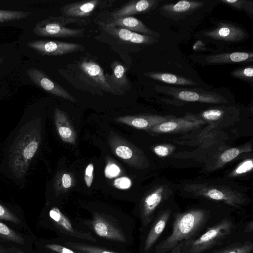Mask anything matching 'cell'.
Wrapping results in <instances>:
<instances>
[{"mask_svg":"<svg viewBox=\"0 0 253 253\" xmlns=\"http://www.w3.org/2000/svg\"><path fill=\"white\" fill-rule=\"evenodd\" d=\"M107 1L91 0L81 1L65 4L61 7V13L63 16L78 18L87 17L98 8L109 6Z\"/></svg>","mask_w":253,"mask_h":253,"instance_id":"cell-12","label":"cell"},{"mask_svg":"<svg viewBox=\"0 0 253 253\" xmlns=\"http://www.w3.org/2000/svg\"><path fill=\"white\" fill-rule=\"evenodd\" d=\"M40 142V131L33 126L24 129L18 136L9 157L10 168L16 177L25 176L39 149Z\"/></svg>","mask_w":253,"mask_h":253,"instance_id":"cell-2","label":"cell"},{"mask_svg":"<svg viewBox=\"0 0 253 253\" xmlns=\"http://www.w3.org/2000/svg\"><path fill=\"white\" fill-rule=\"evenodd\" d=\"M219 1L235 9L245 11L250 17L253 16V2L251 0H220Z\"/></svg>","mask_w":253,"mask_h":253,"instance_id":"cell-29","label":"cell"},{"mask_svg":"<svg viewBox=\"0 0 253 253\" xmlns=\"http://www.w3.org/2000/svg\"><path fill=\"white\" fill-rule=\"evenodd\" d=\"M83 222L101 238L120 244L128 243V239L117 219L94 212L91 219Z\"/></svg>","mask_w":253,"mask_h":253,"instance_id":"cell-5","label":"cell"},{"mask_svg":"<svg viewBox=\"0 0 253 253\" xmlns=\"http://www.w3.org/2000/svg\"><path fill=\"white\" fill-rule=\"evenodd\" d=\"M224 112L222 110L218 109H209L203 112L201 116L206 120L216 121L223 116Z\"/></svg>","mask_w":253,"mask_h":253,"instance_id":"cell-34","label":"cell"},{"mask_svg":"<svg viewBox=\"0 0 253 253\" xmlns=\"http://www.w3.org/2000/svg\"><path fill=\"white\" fill-rule=\"evenodd\" d=\"M79 66L94 85L99 87L105 91L112 93L104 71L99 64L92 60L84 59L80 61Z\"/></svg>","mask_w":253,"mask_h":253,"instance_id":"cell-14","label":"cell"},{"mask_svg":"<svg viewBox=\"0 0 253 253\" xmlns=\"http://www.w3.org/2000/svg\"><path fill=\"white\" fill-rule=\"evenodd\" d=\"M115 152L117 156L125 160L129 159L132 156V151L126 146L120 145L118 146L115 149Z\"/></svg>","mask_w":253,"mask_h":253,"instance_id":"cell-36","label":"cell"},{"mask_svg":"<svg viewBox=\"0 0 253 253\" xmlns=\"http://www.w3.org/2000/svg\"><path fill=\"white\" fill-rule=\"evenodd\" d=\"M26 45L42 55L50 56H62L84 49L83 45L77 43L46 40L29 41Z\"/></svg>","mask_w":253,"mask_h":253,"instance_id":"cell-8","label":"cell"},{"mask_svg":"<svg viewBox=\"0 0 253 253\" xmlns=\"http://www.w3.org/2000/svg\"><path fill=\"white\" fill-rule=\"evenodd\" d=\"M49 215L55 227L63 236L97 243L96 239L90 232L76 228L71 220L58 208L52 207L49 211Z\"/></svg>","mask_w":253,"mask_h":253,"instance_id":"cell-10","label":"cell"},{"mask_svg":"<svg viewBox=\"0 0 253 253\" xmlns=\"http://www.w3.org/2000/svg\"><path fill=\"white\" fill-rule=\"evenodd\" d=\"M61 185L63 188L68 189L72 185L73 180L71 176L67 173L63 174L61 178Z\"/></svg>","mask_w":253,"mask_h":253,"instance_id":"cell-39","label":"cell"},{"mask_svg":"<svg viewBox=\"0 0 253 253\" xmlns=\"http://www.w3.org/2000/svg\"><path fill=\"white\" fill-rule=\"evenodd\" d=\"M78 18L64 16H50L37 22L33 29L38 36L52 38H77L84 35V29H72L66 26L71 23H80Z\"/></svg>","mask_w":253,"mask_h":253,"instance_id":"cell-4","label":"cell"},{"mask_svg":"<svg viewBox=\"0 0 253 253\" xmlns=\"http://www.w3.org/2000/svg\"><path fill=\"white\" fill-rule=\"evenodd\" d=\"M172 118L155 115L126 116L116 118V122L139 129H150L153 126L166 122Z\"/></svg>","mask_w":253,"mask_h":253,"instance_id":"cell-22","label":"cell"},{"mask_svg":"<svg viewBox=\"0 0 253 253\" xmlns=\"http://www.w3.org/2000/svg\"><path fill=\"white\" fill-rule=\"evenodd\" d=\"M170 251V253H182L180 244H179L177 246L173 248Z\"/></svg>","mask_w":253,"mask_h":253,"instance_id":"cell-43","label":"cell"},{"mask_svg":"<svg viewBox=\"0 0 253 253\" xmlns=\"http://www.w3.org/2000/svg\"><path fill=\"white\" fill-rule=\"evenodd\" d=\"M253 250V244L251 242L243 243H236L213 253H251Z\"/></svg>","mask_w":253,"mask_h":253,"instance_id":"cell-27","label":"cell"},{"mask_svg":"<svg viewBox=\"0 0 253 253\" xmlns=\"http://www.w3.org/2000/svg\"><path fill=\"white\" fill-rule=\"evenodd\" d=\"M191 189L197 196L223 202L236 208H239L245 201L240 194L223 187L196 185L191 186Z\"/></svg>","mask_w":253,"mask_h":253,"instance_id":"cell-7","label":"cell"},{"mask_svg":"<svg viewBox=\"0 0 253 253\" xmlns=\"http://www.w3.org/2000/svg\"><path fill=\"white\" fill-rule=\"evenodd\" d=\"M0 238L19 244H24L25 240L19 234L0 221Z\"/></svg>","mask_w":253,"mask_h":253,"instance_id":"cell-30","label":"cell"},{"mask_svg":"<svg viewBox=\"0 0 253 253\" xmlns=\"http://www.w3.org/2000/svg\"><path fill=\"white\" fill-rule=\"evenodd\" d=\"M242 151L238 148H230L225 151L220 156V160L222 163H228L237 157Z\"/></svg>","mask_w":253,"mask_h":253,"instance_id":"cell-33","label":"cell"},{"mask_svg":"<svg viewBox=\"0 0 253 253\" xmlns=\"http://www.w3.org/2000/svg\"><path fill=\"white\" fill-rule=\"evenodd\" d=\"M171 234L155 248V253H166L183 242L195 238L210 217L208 211L194 209L173 215Z\"/></svg>","mask_w":253,"mask_h":253,"instance_id":"cell-1","label":"cell"},{"mask_svg":"<svg viewBox=\"0 0 253 253\" xmlns=\"http://www.w3.org/2000/svg\"><path fill=\"white\" fill-rule=\"evenodd\" d=\"M45 248L57 253H82L73 250L66 246H63L56 244H48L45 245Z\"/></svg>","mask_w":253,"mask_h":253,"instance_id":"cell-35","label":"cell"},{"mask_svg":"<svg viewBox=\"0 0 253 253\" xmlns=\"http://www.w3.org/2000/svg\"><path fill=\"white\" fill-rule=\"evenodd\" d=\"M171 211L169 210H163L159 212L153 221L143 244V250L145 253L151 250L160 235L164 230L169 219Z\"/></svg>","mask_w":253,"mask_h":253,"instance_id":"cell-20","label":"cell"},{"mask_svg":"<svg viewBox=\"0 0 253 253\" xmlns=\"http://www.w3.org/2000/svg\"><path fill=\"white\" fill-rule=\"evenodd\" d=\"M4 58L1 56H0V65H1V64L3 63V62L4 61Z\"/></svg>","mask_w":253,"mask_h":253,"instance_id":"cell-45","label":"cell"},{"mask_svg":"<svg viewBox=\"0 0 253 253\" xmlns=\"http://www.w3.org/2000/svg\"><path fill=\"white\" fill-rule=\"evenodd\" d=\"M159 92L166 93L181 100L208 103L227 102L221 94L201 88H186L173 86H157Z\"/></svg>","mask_w":253,"mask_h":253,"instance_id":"cell-6","label":"cell"},{"mask_svg":"<svg viewBox=\"0 0 253 253\" xmlns=\"http://www.w3.org/2000/svg\"><path fill=\"white\" fill-rule=\"evenodd\" d=\"M246 232H252L253 231V222L251 221L247 226L246 228Z\"/></svg>","mask_w":253,"mask_h":253,"instance_id":"cell-44","label":"cell"},{"mask_svg":"<svg viewBox=\"0 0 253 253\" xmlns=\"http://www.w3.org/2000/svg\"><path fill=\"white\" fill-rule=\"evenodd\" d=\"M170 192L163 186L148 194L140 205L139 217L142 227H147L154 219L157 210L166 200Z\"/></svg>","mask_w":253,"mask_h":253,"instance_id":"cell-9","label":"cell"},{"mask_svg":"<svg viewBox=\"0 0 253 253\" xmlns=\"http://www.w3.org/2000/svg\"><path fill=\"white\" fill-rule=\"evenodd\" d=\"M120 170L119 167L113 164L107 166L106 169V173L109 177H113L117 175L120 173Z\"/></svg>","mask_w":253,"mask_h":253,"instance_id":"cell-41","label":"cell"},{"mask_svg":"<svg viewBox=\"0 0 253 253\" xmlns=\"http://www.w3.org/2000/svg\"><path fill=\"white\" fill-rule=\"evenodd\" d=\"M234 229L232 222L223 218L208 228L197 238H193L180 243L182 253H202L215 246L229 236Z\"/></svg>","mask_w":253,"mask_h":253,"instance_id":"cell-3","label":"cell"},{"mask_svg":"<svg viewBox=\"0 0 253 253\" xmlns=\"http://www.w3.org/2000/svg\"><path fill=\"white\" fill-rule=\"evenodd\" d=\"M64 244L67 247L82 253H121L82 242L67 241Z\"/></svg>","mask_w":253,"mask_h":253,"instance_id":"cell-26","label":"cell"},{"mask_svg":"<svg viewBox=\"0 0 253 253\" xmlns=\"http://www.w3.org/2000/svg\"><path fill=\"white\" fill-rule=\"evenodd\" d=\"M104 29L110 35L124 42L144 45L151 44L158 42L156 38L112 26L107 23Z\"/></svg>","mask_w":253,"mask_h":253,"instance_id":"cell-19","label":"cell"},{"mask_svg":"<svg viewBox=\"0 0 253 253\" xmlns=\"http://www.w3.org/2000/svg\"><path fill=\"white\" fill-rule=\"evenodd\" d=\"M26 72L34 84L45 91L73 102L77 101L75 97L58 83L51 79L42 70L30 68Z\"/></svg>","mask_w":253,"mask_h":253,"instance_id":"cell-11","label":"cell"},{"mask_svg":"<svg viewBox=\"0 0 253 253\" xmlns=\"http://www.w3.org/2000/svg\"><path fill=\"white\" fill-rule=\"evenodd\" d=\"M31 14L25 11L0 9V23L24 19Z\"/></svg>","mask_w":253,"mask_h":253,"instance_id":"cell-28","label":"cell"},{"mask_svg":"<svg viewBox=\"0 0 253 253\" xmlns=\"http://www.w3.org/2000/svg\"><path fill=\"white\" fill-rule=\"evenodd\" d=\"M204 122L194 118L170 119L152 126L149 129L156 133L176 132L184 131L199 126Z\"/></svg>","mask_w":253,"mask_h":253,"instance_id":"cell-16","label":"cell"},{"mask_svg":"<svg viewBox=\"0 0 253 253\" xmlns=\"http://www.w3.org/2000/svg\"><path fill=\"white\" fill-rule=\"evenodd\" d=\"M107 24L156 38L160 37L158 32L149 29L139 19L132 16L111 19Z\"/></svg>","mask_w":253,"mask_h":253,"instance_id":"cell-21","label":"cell"},{"mask_svg":"<svg viewBox=\"0 0 253 253\" xmlns=\"http://www.w3.org/2000/svg\"><path fill=\"white\" fill-rule=\"evenodd\" d=\"M204 34L214 40L233 42L241 41L247 37L244 29L226 22L219 23L215 29L207 31Z\"/></svg>","mask_w":253,"mask_h":253,"instance_id":"cell-15","label":"cell"},{"mask_svg":"<svg viewBox=\"0 0 253 253\" xmlns=\"http://www.w3.org/2000/svg\"><path fill=\"white\" fill-rule=\"evenodd\" d=\"M211 64H224L242 63H253V52H234L211 55L206 58Z\"/></svg>","mask_w":253,"mask_h":253,"instance_id":"cell-23","label":"cell"},{"mask_svg":"<svg viewBox=\"0 0 253 253\" xmlns=\"http://www.w3.org/2000/svg\"><path fill=\"white\" fill-rule=\"evenodd\" d=\"M111 69V74H105L111 92L124 94L130 88V84L126 76L125 68L119 61H115L112 63Z\"/></svg>","mask_w":253,"mask_h":253,"instance_id":"cell-18","label":"cell"},{"mask_svg":"<svg viewBox=\"0 0 253 253\" xmlns=\"http://www.w3.org/2000/svg\"><path fill=\"white\" fill-rule=\"evenodd\" d=\"M115 185L122 189L127 188L131 185V182L127 178L122 177L115 181Z\"/></svg>","mask_w":253,"mask_h":253,"instance_id":"cell-40","label":"cell"},{"mask_svg":"<svg viewBox=\"0 0 253 253\" xmlns=\"http://www.w3.org/2000/svg\"><path fill=\"white\" fill-rule=\"evenodd\" d=\"M253 167V160H247L240 164L234 171L235 175H239L245 173L252 169Z\"/></svg>","mask_w":253,"mask_h":253,"instance_id":"cell-37","label":"cell"},{"mask_svg":"<svg viewBox=\"0 0 253 253\" xmlns=\"http://www.w3.org/2000/svg\"><path fill=\"white\" fill-rule=\"evenodd\" d=\"M230 75L234 78L253 83V67L248 66L236 68L230 73Z\"/></svg>","mask_w":253,"mask_h":253,"instance_id":"cell-31","label":"cell"},{"mask_svg":"<svg viewBox=\"0 0 253 253\" xmlns=\"http://www.w3.org/2000/svg\"><path fill=\"white\" fill-rule=\"evenodd\" d=\"M144 75L151 79L166 84L181 85H196L197 84L190 79L171 73L156 71L144 73Z\"/></svg>","mask_w":253,"mask_h":253,"instance_id":"cell-25","label":"cell"},{"mask_svg":"<svg viewBox=\"0 0 253 253\" xmlns=\"http://www.w3.org/2000/svg\"><path fill=\"white\" fill-rule=\"evenodd\" d=\"M54 118L57 133L62 140L66 143L74 144L76 137L75 131L65 113L56 108Z\"/></svg>","mask_w":253,"mask_h":253,"instance_id":"cell-24","label":"cell"},{"mask_svg":"<svg viewBox=\"0 0 253 253\" xmlns=\"http://www.w3.org/2000/svg\"><path fill=\"white\" fill-rule=\"evenodd\" d=\"M0 219L19 224L20 219L12 211L0 203Z\"/></svg>","mask_w":253,"mask_h":253,"instance_id":"cell-32","label":"cell"},{"mask_svg":"<svg viewBox=\"0 0 253 253\" xmlns=\"http://www.w3.org/2000/svg\"><path fill=\"white\" fill-rule=\"evenodd\" d=\"M15 253H24L22 252L21 251H18V252H17Z\"/></svg>","mask_w":253,"mask_h":253,"instance_id":"cell-46","label":"cell"},{"mask_svg":"<svg viewBox=\"0 0 253 253\" xmlns=\"http://www.w3.org/2000/svg\"><path fill=\"white\" fill-rule=\"evenodd\" d=\"M93 165L90 164L87 165L85 170L84 180L87 187H90L93 178Z\"/></svg>","mask_w":253,"mask_h":253,"instance_id":"cell-38","label":"cell"},{"mask_svg":"<svg viewBox=\"0 0 253 253\" xmlns=\"http://www.w3.org/2000/svg\"><path fill=\"white\" fill-rule=\"evenodd\" d=\"M154 151L158 156L165 157L169 153V148L163 145H158L154 147Z\"/></svg>","mask_w":253,"mask_h":253,"instance_id":"cell-42","label":"cell"},{"mask_svg":"<svg viewBox=\"0 0 253 253\" xmlns=\"http://www.w3.org/2000/svg\"><path fill=\"white\" fill-rule=\"evenodd\" d=\"M160 2V0H131L119 9L113 11L111 16L112 19H115L139 13H148L155 9Z\"/></svg>","mask_w":253,"mask_h":253,"instance_id":"cell-17","label":"cell"},{"mask_svg":"<svg viewBox=\"0 0 253 253\" xmlns=\"http://www.w3.org/2000/svg\"><path fill=\"white\" fill-rule=\"evenodd\" d=\"M204 5L198 0H182L174 3H166L159 8L161 13L174 20H179L193 13Z\"/></svg>","mask_w":253,"mask_h":253,"instance_id":"cell-13","label":"cell"}]
</instances>
